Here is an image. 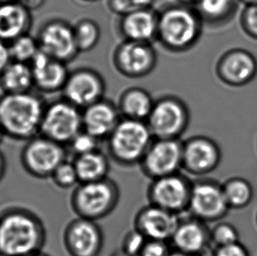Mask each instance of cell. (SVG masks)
<instances>
[{
	"instance_id": "1",
	"label": "cell",
	"mask_w": 257,
	"mask_h": 256,
	"mask_svg": "<svg viewBox=\"0 0 257 256\" xmlns=\"http://www.w3.org/2000/svg\"><path fill=\"white\" fill-rule=\"evenodd\" d=\"M47 240L45 225L38 215L23 207L0 213V256H27L42 251Z\"/></svg>"
},
{
	"instance_id": "46",
	"label": "cell",
	"mask_w": 257,
	"mask_h": 256,
	"mask_svg": "<svg viewBox=\"0 0 257 256\" xmlns=\"http://www.w3.org/2000/svg\"><path fill=\"white\" fill-rule=\"evenodd\" d=\"M110 256H131L127 254V253H124L122 250H118V251H116L114 253H111Z\"/></svg>"
},
{
	"instance_id": "21",
	"label": "cell",
	"mask_w": 257,
	"mask_h": 256,
	"mask_svg": "<svg viewBox=\"0 0 257 256\" xmlns=\"http://www.w3.org/2000/svg\"><path fill=\"white\" fill-rule=\"evenodd\" d=\"M29 64L36 89L44 93L63 90L70 74L67 63L54 59L40 50Z\"/></svg>"
},
{
	"instance_id": "14",
	"label": "cell",
	"mask_w": 257,
	"mask_h": 256,
	"mask_svg": "<svg viewBox=\"0 0 257 256\" xmlns=\"http://www.w3.org/2000/svg\"><path fill=\"white\" fill-rule=\"evenodd\" d=\"M40 50L63 63L72 62L80 54L74 36L73 26L60 19L47 21L37 35Z\"/></svg>"
},
{
	"instance_id": "30",
	"label": "cell",
	"mask_w": 257,
	"mask_h": 256,
	"mask_svg": "<svg viewBox=\"0 0 257 256\" xmlns=\"http://www.w3.org/2000/svg\"><path fill=\"white\" fill-rule=\"evenodd\" d=\"M8 45L12 61L21 63H31L40 51L37 39L29 35V33L18 37Z\"/></svg>"
},
{
	"instance_id": "22",
	"label": "cell",
	"mask_w": 257,
	"mask_h": 256,
	"mask_svg": "<svg viewBox=\"0 0 257 256\" xmlns=\"http://www.w3.org/2000/svg\"><path fill=\"white\" fill-rule=\"evenodd\" d=\"M158 13L152 9H139L120 17L119 30L126 41L152 43L157 41Z\"/></svg>"
},
{
	"instance_id": "18",
	"label": "cell",
	"mask_w": 257,
	"mask_h": 256,
	"mask_svg": "<svg viewBox=\"0 0 257 256\" xmlns=\"http://www.w3.org/2000/svg\"><path fill=\"white\" fill-rule=\"evenodd\" d=\"M180 217L164 209L148 204L136 213L134 227L142 232L147 239L170 242Z\"/></svg>"
},
{
	"instance_id": "51",
	"label": "cell",
	"mask_w": 257,
	"mask_h": 256,
	"mask_svg": "<svg viewBox=\"0 0 257 256\" xmlns=\"http://www.w3.org/2000/svg\"><path fill=\"white\" fill-rule=\"evenodd\" d=\"M256 225H257V214H256Z\"/></svg>"
},
{
	"instance_id": "24",
	"label": "cell",
	"mask_w": 257,
	"mask_h": 256,
	"mask_svg": "<svg viewBox=\"0 0 257 256\" xmlns=\"http://www.w3.org/2000/svg\"><path fill=\"white\" fill-rule=\"evenodd\" d=\"M155 100L148 90L131 87L122 92L117 104L122 118L146 122Z\"/></svg>"
},
{
	"instance_id": "50",
	"label": "cell",
	"mask_w": 257,
	"mask_h": 256,
	"mask_svg": "<svg viewBox=\"0 0 257 256\" xmlns=\"http://www.w3.org/2000/svg\"><path fill=\"white\" fill-rule=\"evenodd\" d=\"M12 1H17V0H0V3H7V2H12Z\"/></svg>"
},
{
	"instance_id": "9",
	"label": "cell",
	"mask_w": 257,
	"mask_h": 256,
	"mask_svg": "<svg viewBox=\"0 0 257 256\" xmlns=\"http://www.w3.org/2000/svg\"><path fill=\"white\" fill-rule=\"evenodd\" d=\"M229 210L222 184L204 177L193 181L188 206L191 216L207 224L220 221Z\"/></svg>"
},
{
	"instance_id": "23",
	"label": "cell",
	"mask_w": 257,
	"mask_h": 256,
	"mask_svg": "<svg viewBox=\"0 0 257 256\" xmlns=\"http://www.w3.org/2000/svg\"><path fill=\"white\" fill-rule=\"evenodd\" d=\"M31 12L19 1L0 3V40L10 43L28 34L32 27Z\"/></svg>"
},
{
	"instance_id": "45",
	"label": "cell",
	"mask_w": 257,
	"mask_h": 256,
	"mask_svg": "<svg viewBox=\"0 0 257 256\" xmlns=\"http://www.w3.org/2000/svg\"><path fill=\"white\" fill-rule=\"evenodd\" d=\"M179 3L185 4V5H190V6H194L198 0H177Z\"/></svg>"
},
{
	"instance_id": "3",
	"label": "cell",
	"mask_w": 257,
	"mask_h": 256,
	"mask_svg": "<svg viewBox=\"0 0 257 256\" xmlns=\"http://www.w3.org/2000/svg\"><path fill=\"white\" fill-rule=\"evenodd\" d=\"M203 26L193 6L170 5L158 13L157 41L168 51L186 52L198 43Z\"/></svg>"
},
{
	"instance_id": "29",
	"label": "cell",
	"mask_w": 257,
	"mask_h": 256,
	"mask_svg": "<svg viewBox=\"0 0 257 256\" xmlns=\"http://www.w3.org/2000/svg\"><path fill=\"white\" fill-rule=\"evenodd\" d=\"M73 30L79 53L89 52L100 41V28L97 22L91 19H81L74 25Z\"/></svg>"
},
{
	"instance_id": "17",
	"label": "cell",
	"mask_w": 257,
	"mask_h": 256,
	"mask_svg": "<svg viewBox=\"0 0 257 256\" xmlns=\"http://www.w3.org/2000/svg\"><path fill=\"white\" fill-rule=\"evenodd\" d=\"M215 71L218 78L226 85L244 86L256 76L257 59L247 49H229L219 57Z\"/></svg>"
},
{
	"instance_id": "33",
	"label": "cell",
	"mask_w": 257,
	"mask_h": 256,
	"mask_svg": "<svg viewBox=\"0 0 257 256\" xmlns=\"http://www.w3.org/2000/svg\"><path fill=\"white\" fill-rule=\"evenodd\" d=\"M99 141L88 134L87 132L82 130L74 137L70 143L66 146L70 152L75 156H82L88 153L93 152L99 149ZM67 149V150H68Z\"/></svg>"
},
{
	"instance_id": "26",
	"label": "cell",
	"mask_w": 257,
	"mask_h": 256,
	"mask_svg": "<svg viewBox=\"0 0 257 256\" xmlns=\"http://www.w3.org/2000/svg\"><path fill=\"white\" fill-rule=\"evenodd\" d=\"M0 87L4 93L30 92L35 87L30 64L12 61L0 74Z\"/></svg>"
},
{
	"instance_id": "47",
	"label": "cell",
	"mask_w": 257,
	"mask_h": 256,
	"mask_svg": "<svg viewBox=\"0 0 257 256\" xmlns=\"http://www.w3.org/2000/svg\"><path fill=\"white\" fill-rule=\"evenodd\" d=\"M27 256H49V254H47V253H43L42 251L41 252H38V253H33V254H29V255Z\"/></svg>"
},
{
	"instance_id": "42",
	"label": "cell",
	"mask_w": 257,
	"mask_h": 256,
	"mask_svg": "<svg viewBox=\"0 0 257 256\" xmlns=\"http://www.w3.org/2000/svg\"><path fill=\"white\" fill-rule=\"evenodd\" d=\"M7 170V163L3 153L0 151V182L3 180Z\"/></svg>"
},
{
	"instance_id": "35",
	"label": "cell",
	"mask_w": 257,
	"mask_h": 256,
	"mask_svg": "<svg viewBox=\"0 0 257 256\" xmlns=\"http://www.w3.org/2000/svg\"><path fill=\"white\" fill-rule=\"evenodd\" d=\"M240 23L244 33L257 41V5L244 7Z\"/></svg>"
},
{
	"instance_id": "20",
	"label": "cell",
	"mask_w": 257,
	"mask_h": 256,
	"mask_svg": "<svg viewBox=\"0 0 257 256\" xmlns=\"http://www.w3.org/2000/svg\"><path fill=\"white\" fill-rule=\"evenodd\" d=\"M121 118L117 104L105 98L82 110L83 130L99 142L109 138Z\"/></svg>"
},
{
	"instance_id": "10",
	"label": "cell",
	"mask_w": 257,
	"mask_h": 256,
	"mask_svg": "<svg viewBox=\"0 0 257 256\" xmlns=\"http://www.w3.org/2000/svg\"><path fill=\"white\" fill-rule=\"evenodd\" d=\"M192 183L181 172L153 179L148 188V199L150 204L179 215L188 211Z\"/></svg>"
},
{
	"instance_id": "4",
	"label": "cell",
	"mask_w": 257,
	"mask_h": 256,
	"mask_svg": "<svg viewBox=\"0 0 257 256\" xmlns=\"http://www.w3.org/2000/svg\"><path fill=\"white\" fill-rule=\"evenodd\" d=\"M153 140L146 122L121 118L106 140L108 156L120 166L139 165Z\"/></svg>"
},
{
	"instance_id": "44",
	"label": "cell",
	"mask_w": 257,
	"mask_h": 256,
	"mask_svg": "<svg viewBox=\"0 0 257 256\" xmlns=\"http://www.w3.org/2000/svg\"><path fill=\"white\" fill-rule=\"evenodd\" d=\"M169 256H192L190 255V254H188V253H183V252H180V251H178V250L173 249L171 250V253H170V255Z\"/></svg>"
},
{
	"instance_id": "39",
	"label": "cell",
	"mask_w": 257,
	"mask_h": 256,
	"mask_svg": "<svg viewBox=\"0 0 257 256\" xmlns=\"http://www.w3.org/2000/svg\"><path fill=\"white\" fill-rule=\"evenodd\" d=\"M12 62L9 45L7 42L0 40V74L4 69L7 68V65Z\"/></svg>"
},
{
	"instance_id": "25",
	"label": "cell",
	"mask_w": 257,
	"mask_h": 256,
	"mask_svg": "<svg viewBox=\"0 0 257 256\" xmlns=\"http://www.w3.org/2000/svg\"><path fill=\"white\" fill-rule=\"evenodd\" d=\"M72 162L79 184L97 182L108 177L110 171L109 156L99 149L85 155L75 156Z\"/></svg>"
},
{
	"instance_id": "43",
	"label": "cell",
	"mask_w": 257,
	"mask_h": 256,
	"mask_svg": "<svg viewBox=\"0 0 257 256\" xmlns=\"http://www.w3.org/2000/svg\"><path fill=\"white\" fill-rule=\"evenodd\" d=\"M238 1H239V3L243 4L245 7L257 5V0H238Z\"/></svg>"
},
{
	"instance_id": "34",
	"label": "cell",
	"mask_w": 257,
	"mask_h": 256,
	"mask_svg": "<svg viewBox=\"0 0 257 256\" xmlns=\"http://www.w3.org/2000/svg\"><path fill=\"white\" fill-rule=\"evenodd\" d=\"M147 240L146 237L134 227L123 237L120 250L129 255L138 256Z\"/></svg>"
},
{
	"instance_id": "16",
	"label": "cell",
	"mask_w": 257,
	"mask_h": 256,
	"mask_svg": "<svg viewBox=\"0 0 257 256\" xmlns=\"http://www.w3.org/2000/svg\"><path fill=\"white\" fill-rule=\"evenodd\" d=\"M63 239L70 256H99L104 246V233L97 222L78 217L66 225Z\"/></svg>"
},
{
	"instance_id": "19",
	"label": "cell",
	"mask_w": 257,
	"mask_h": 256,
	"mask_svg": "<svg viewBox=\"0 0 257 256\" xmlns=\"http://www.w3.org/2000/svg\"><path fill=\"white\" fill-rule=\"evenodd\" d=\"M170 244L173 249L190 255L201 256L211 245L210 229L206 223L192 216L180 218Z\"/></svg>"
},
{
	"instance_id": "6",
	"label": "cell",
	"mask_w": 257,
	"mask_h": 256,
	"mask_svg": "<svg viewBox=\"0 0 257 256\" xmlns=\"http://www.w3.org/2000/svg\"><path fill=\"white\" fill-rule=\"evenodd\" d=\"M190 121L187 104L178 97L167 95L155 100L146 123L155 139L180 140Z\"/></svg>"
},
{
	"instance_id": "40",
	"label": "cell",
	"mask_w": 257,
	"mask_h": 256,
	"mask_svg": "<svg viewBox=\"0 0 257 256\" xmlns=\"http://www.w3.org/2000/svg\"><path fill=\"white\" fill-rule=\"evenodd\" d=\"M17 1H19L21 5H23L30 12L39 9L44 4V0H17Z\"/></svg>"
},
{
	"instance_id": "15",
	"label": "cell",
	"mask_w": 257,
	"mask_h": 256,
	"mask_svg": "<svg viewBox=\"0 0 257 256\" xmlns=\"http://www.w3.org/2000/svg\"><path fill=\"white\" fill-rule=\"evenodd\" d=\"M106 85L99 73L89 68L75 69L69 74L63 87V98L84 110L104 98Z\"/></svg>"
},
{
	"instance_id": "2",
	"label": "cell",
	"mask_w": 257,
	"mask_h": 256,
	"mask_svg": "<svg viewBox=\"0 0 257 256\" xmlns=\"http://www.w3.org/2000/svg\"><path fill=\"white\" fill-rule=\"evenodd\" d=\"M46 104L33 92L4 93L0 97V126L5 136L28 142L40 135Z\"/></svg>"
},
{
	"instance_id": "28",
	"label": "cell",
	"mask_w": 257,
	"mask_h": 256,
	"mask_svg": "<svg viewBox=\"0 0 257 256\" xmlns=\"http://www.w3.org/2000/svg\"><path fill=\"white\" fill-rule=\"evenodd\" d=\"M223 192L228 207L240 210L247 207L254 198V189L243 177H231L222 184Z\"/></svg>"
},
{
	"instance_id": "12",
	"label": "cell",
	"mask_w": 257,
	"mask_h": 256,
	"mask_svg": "<svg viewBox=\"0 0 257 256\" xmlns=\"http://www.w3.org/2000/svg\"><path fill=\"white\" fill-rule=\"evenodd\" d=\"M182 150L181 140L154 138L139 164L143 175L153 180L180 172Z\"/></svg>"
},
{
	"instance_id": "31",
	"label": "cell",
	"mask_w": 257,
	"mask_h": 256,
	"mask_svg": "<svg viewBox=\"0 0 257 256\" xmlns=\"http://www.w3.org/2000/svg\"><path fill=\"white\" fill-rule=\"evenodd\" d=\"M210 241L214 248L226 246L240 241V233L229 222L218 221L210 229Z\"/></svg>"
},
{
	"instance_id": "8",
	"label": "cell",
	"mask_w": 257,
	"mask_h": 256,
	"mask_svg": "<svg viewBox=\"0 0 257 256\" xmlns=\"http://www.w3.org/2000/svg\"><path fill=\"white\" fill-rule=\"evenodd\" d=\"M82 130L81 109L64 98L46 104L40 135L66 147Z\"/></svg>"
},
{
	"instance_id": "49",
	"label": "cell",
	"mask_w": 257,
	"mask_h": 256,
	"mask_svg": "<svg viewBox=\"0 0 257 256\" xmlns=\"http://www.w3.org/2000/svg\"><path fill=\"white\" fill-rule=\"evenodd\" d=\"M82 1L87 2V3H94V2H97V1H99V0H82Z\"/></svg>"
},
{
	"instance_id": "32",
	"label": "cell",
	"mask_w": 257,
	"mask_h": 256,
	"mask_svg": "<svg viewBox=\"0 0 257 256\" xmlns=\"http://www.w3.org/2000/svg\"><path fill=\"white\" fill-rule=\"evenodd\" d=\"M50 179L56 187L63 190H70L79 184L73 162H70L68 160H65L56 168Z\"/></svg>"
},
{
	"instance_id": "37",
	"label": "cell",
	"mask_w": 257,
	"mask_h": 256,
	"mask_svg": "<svg viewBox=\"0 0 257 256\" xmlns=\"http://www.w3.org/2000/svg\"><path fill=\"white\" fill-rule=\"evenodd\" d=\"M212 256H249L248 250L240 241L215 247Z\"/></svg>"
},
{
	"instance_id": "7",
	"label": "cell",
	"mask_w": 257,
	"mask_h": 256,
	"mask_svg": "<svg viewBox=\"0 0 257 256\" xmlns=\"http://www.w3.org/2000/svg\"><path fill=\"white\" fill-rule=\"evenodd\" d=\"M67 148L39 135L26 142L21 153V166L31 177L48 179L67 160Z\"/></svg>"
},
{
	"instance_id": "48",
	"label": "cell",
	"mask_w": 257,
	"mask_h": 256,
	"mask_svg": "<svg viewBox=\"0 0 257 256\" xmlns=\"http://www.w3.org/2000/svg\"><path fill=\"white\" fill-rule=\"evenodd\" d=\"M4 136H5V135H4L3 131H2V128H1V126H0V143H1V142H2Z\"/></svg>"
},
{
	"instance_id": "41",
	"label": "cell",
	"mask_w": 257,
	"mask_h": 256,
	"mask_svg": "<svg viewBox=\"0 0 257 256\" xmlns=\"http://www.w3.org/2000/svg\"><path fill=\"white\" fill-rule=\"evenodd\" d=\"M155 0H132L133 5L136 10L152 8Z\"/></svg>"
},
{
	"instance_id": "38",
	"label": "cell",
	"mask_w": 257,
	"mask_h": 256,
	"mask_svg": "<svg viewBox=\"0 0 257 256\" xmlns=\"http://www.w3.org/2000/svg\"><path fill=\"white\" fill-rule=\"evenodd\" d=\"M107 6L111 13L120 17L136 10L132 0H107Z\"/></svg>"
},
{
	"instance_id": "36",
	"label": "cell",
	"mask_w": 257,
	"mask_h": 256,
	"mask_svg": "<svg viewBox=\"0 0 257 256\" xmlns=\"http://www.w3.org/2000/svg\"><path fill=\"white\" fill-rule=\"evenodd\" d=\"M172 247L168 241L148 239L138 256H169Z\"/></svg>"
},
{
	"instance_id": "27",
	"label": "cell",
	"mask_w": 257,
	"mask_h": 256,
	"mask_svg": "<svg viewBox=\"0 0 257 256\" xmlns=\"http://www.w3.org/2000/svg\"><path fill=\"white\" fill-rule=\"evenodd\" d=\"M238 0H198L194 7L204 24L222 26L236 14Z\"/></svg>"
},
{
	"instance_id": "13",
	"label": "cell",
	"mask_w": 257,
	"mask_h": 256,
	"mask_svg": "<svg viewBox=\"0 0 257 256\" xmlns=\"http://www.w3.org/2000/svg\"><path fill=\"white\" fill-rule=\"evenodd\" d=\"M222 152L219 144L205 135H195L183 142L182 170L185 173L203 177L219 167Z\"/></svg>"
},
{
	"instance_id": "11",
	"label": "cell",
	"mask_w": 257,
	"mask_h": 256,
	"mask_svg": "<svg viewBox=\"0 0 257 256\" xmlns=\"http://www.w3.org/2000/svg\"><path fill=\"white\" fill-rule=\"evenodd\" d=\"M112 63L120 75L128 78H142L153 72L157 54L152 43L124 40L112 54Z\"/></svg>"
},
{
	"instance_id": "5",
	"label": "cell",
	"mask_w": 257,
	"mask_h": 256,
	"mask_svg": "<svg viewBox=\"0 0 257 256\" xmlns=\"http://www.w3.org/2000/svg\"><path fill=\"white\" fill-rule=\"evenodd\" d=\"M120 191L111 178L82 183L74 188L70 205L78 218L97 222L106 218L118 206Z\"/></svg>"
}]
</instances>
